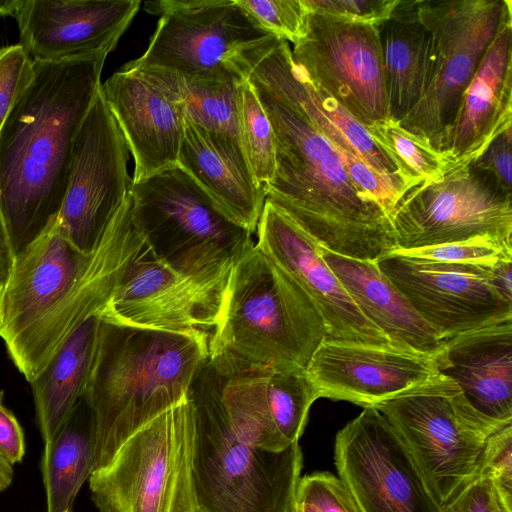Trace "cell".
<instances>
[{
  "label": "cell",
  "mask_w": 512,
  "mask_h": 512,
  "mask_svg": "<svg viewBox=\"0 0 512 512\" xmlns=\"http://www.w3.org/2000/svg\"><path fill=\"white\" fill-rule=\"evenodd\" d=\"M245 80L274 133L275 174L266 200L293 219L324 249L378 261L397 249L391 220L350 179L330 141L303 107L287 41L275 38L245 59Z\"/></svg>",
  "instance_id": "obj_1"
},
{
  "label": "cell",
  "mask_w": 512,
  "mask_h": 512,
  "mask_svg": "<svg viewBox=\"0 0 512 512\" xmlns=\"http://www.w3.org/2000/svg\"><path fill=\"white\" fill-rule=\"evenodd\" d=\"M147 247L129 195L90 251L72 245L56 221L15 256L1 296L0 337L29 383L66 339L104 308Z\"/></svg>",
  "instance_id": "obj_2"
},
{
  "label": "cell",
  "mask_w": 512,
  "mask_h": 512,
  "mask_svg": "<svg viewBox=\"0 0 512 512\" xmlns=\"http://www.w3.org/2000/svg\"><path fill=\"white\" fill-rule=\"evenodd\" d=\"M107 56L33 60V79L0 132V216L14 256L58 220L74 140Z\"/></svg>",
  "instance_id": "obj_3"
},
{
  "label": "cell",
  "mask_w": 512,
  "mask_h": 512,
  "mask_svg": "<svg viewBox=\"0 0 512 512\" xmlns=\"http://www.w3.org/2000/svg\"><path fill=\"white\" fill-rule=\"evenodd\" d=\"M210 333L165 332L99 319L83 395L95 427V468L137 430L185 400L209 359Z\"/></svg>",
  "instance_id": "obj_4"
},
{
  "label": "cell",
  "mask_w": 512,
  "mask_h": 512,
  "mask_svg": "<svg viewBox=\"0 0 512 512\" xmlns=\"http://www.w3.org/2000/svg\"><path fill=\"white\" fill-rule=\"evenodd\" d=\"M326 337L309 297L252 240L231 268L208 361L227 374L305 370Z\"/></svg>",
  "instance_id": "obj_5"
},
{
  "label": "cell",
  "mask_w": 512,
  "mask_h": 512,
  "mask_svg": "<svg viewBox=\"0 0 512 512\" xmlns=\"http://www.w3.org/2000/svg\"><path fill=\"white\" fill-rule=\"evenodd\" d=\"M190 394L199 512H291L303 465L299 443L271 452L241 438L222 400L218 373L209 361Z\"/></svg>",
  "instance_id": "obj_6"
},
{
  "label": "cell",
  "mask_w": 512,
  "mask_h": 512,
  "mask_svg": "<svg viewBox=\"0 0 512 512\" xmlns=\"http://www.w3.org/2000/svg\"><path fill=\"white\" fill-rule=\"evenodd\" d=\"M130 197L134 222L148 246L182 272L228 277L253 240L178 165L133 182Z\"/></svg>",
  "instance_id": "obj_7"
},
{
  "label": "cell",
  "mask_w": 512,
  "mask_h": 512,
  "mask_svg": "<svg viewBox=\"0 0 512 512\" xmlns=\"http://www.w3.org/2000/svg\"><path fill=\"white\" fill-rule=\"evenodd\" d=\"M191 393V392H190ZM191 394L131 435L89 477L98 512H199Z\"/></svg>",
  "instance_id": "obj_8"
},
{
  "label": "cell",
  "mask_w": 512,
  "mask_h": 512,
  "mask_svg": "<svg viewBox=\"0 0 512 512\" xmlns=\"http://www.w3.org/2000/svg\"><path fill=\"white\" fill-rule=\"evenodd\" d=\"M144 10L160 16L146 51L122 67L160 70L200 82L245 81V57L276 37L236 0H159Z\"/></svg>",
  "instance_id": "obj_9"
},
{
  "label": "cell",
  "mask_w": 512,
  "mask_h": 512,
  "mask_svg": "<svg viewBox=\"0 0 512 512\" xmlns=\"http://www.w3.org/2000/svg\"><path fill=\"white\" fill-rule=\"evenodd\" d=\"M432 33L428 89L399 125L442 151L462 97L502 26L512 19L511 0H419Z\"/></svg>",
  "instance_id": "obj_10"
},
{
  "label": "cell",
  "mask_w": 512,
  "mask_h": 512,
  "mask_svg": "<svg viewBox=\"0 0 512 512\" xmlns=\"http://www.w3.org/2000/svg\"><path fill=\"white\" fill-rule=\"evenodd\" d=\"M334 461L359 512H444L401 437L376 408H364L338 431Z\"/></svg>",
  "instance_id": "obj_11"
},
{
  "label": "cell",
  "mask_w": 512,
  "mask_h": 512,
  "mask_svg": "<svg viewBox=\"0 0 512 512\" xmlns=\"http://www.w3.org/2000/svg\"><path fill=\"white\" fill-rule=\"evenodd\" d=\"M291 52L307 79L364 127L389 119L378 26L309 12Z\"/></svg>",
  "instance_id": "obj_12"
},
{
  "label": "cell",
  "mask_w": 512,
  "mask_h": 512,
  "mask_svg": "<svg viewBox=\"0 0 512 512\" xmlns=\"http://www.w3.org/2000/svg\"><path fill=\"white\" fill-rule=\"evenodd\" d=\"M390 220L396 250L476 237H491L512 246V198L490 187L470 164L408 190Z\"/></svg>",
  "instance_id": "obj_13"
},
{
  "label": "cell",
  "mask_w": 512,
  "mask_h": 512,
  "mask_svg": "<svg viewBox=\"0 0 512 512\" xmlns=\"http://www.w3.org/2000/svg\"><path fill=\"white\" fill-rule=\"evenodd\" d=\"M129 149L99 91L74 140L57 225L82 252L90 251L125 203L133 184Z\"/></svg>",
  "instance_id": "obj_14"
},
{
  "label": "cell",
  "mask_w": 512,
  "mask_h": 512,
  "mask_svg": "<svg viewBox=\"0 0 512 512\" xmlns=\"http://www.w3.org/2000/svg\"><path fill=\"white\" fill-rule=\"evenodd\" d=\"M451 381L376 409L396 430L444 507L475 476L487 441L460 414Z\"/></svg>",
  "instance_id": "obj_15"
},
{
  "label": "cell",
  "mask_w": 512,
  "mask_h": 512,
  "mask_svg": "<svg viewBox=\"0 0 512 512\" xmlns=\"http://www.w3.org/2000/svg\"><path fill=\"white\" fill-rule=\"evenodd\" d=\"M228 278L182 272L148 246L129 265L97 317L135 329L211 333L219 318Z\"/></svg>",
  "instance_id": "obj_16"
},
{
  "label": "cell",
  "mask_w": 512,
  "mask_h": 512,
  "mask_svg": "<svg viewBox=\"0 0 512 512\" xmlns=\"http://www.w3.org/2000/svg\"><path fill=\"white\" fill-rule=\"evenodd\" d=\"M435 355L393 344L323 340L305 373L318 398L377 408L451 382L440 373Z\"/></svg>",
  "instance_id": "obj_17"
},
{
  "label": "cell",
  "mask_w": 512,
  "mask_h": 512,
  "mask_svg": "<svg viewBox=\"0 0 512 512\" xmlns=\"http://www.w3.org/2000/svg\"><path fill=\"white\" fill-rule=\"evenodd\" d=\"M377 265L442 341L512 316V303L493 285V266L443 263L395 253L379 259Z\"/></svg>",
  "instance_id": "obj_18"
},
{
  "label": "cell",
  "mask_w": 512,
  "mask_h": 512,
  "mask_svg": "<svg viewBox=\"0 0 512 512\" xmlns=\"http://www.w3.org/2000/svg\"><path fill=\"white\" fill-rule=\"evenodd\" d=\"M256 234L257 248L301 287L318 310L327 329L325 340L392 344L360 312L323 259L321 245L267 200Z\"/></svg>",
  "instance_id": "obj_19"
},
{
  "label": "cell",
  "mask_w": 512,
  "mask_h": 512,
  "mask_svg": "<svg viewBox=\"0 0 512 512\" xmlns=\"http://www.w3.org/2000/svg\"><path fill=\"white\" fill-rule=\"evenodd\" d=\"M435 359L475 430L489 437L512 424V316L445 339Z\"/></svg>",
  "instance_id": "obj_20"
},
{
  "label": "cell",
  "mask_w": 512,
  "mask_h": 512,
  "mask_svg": "<svg viewBox=\"0 0 512 512\" xmlns=\"http://www.w3.org/2000/svg\"><path fill=\"white\" fill-rule=\"evenodd\" d=\"M135 163L133 182L177 165L186 110L150 73L121 67L100 87Z\"/></svg>",
  "instance_id": "obj_21"
},
{
  "label": "cell",
  "mask_w": 512,
  "mask_h": 512,
  "mask_svg": "<svg viewBox=\"0 0 512 512\" xmlns=\"http://www.w3.org/2000/svg\"><path fill=\"white\" fill-rule=\"evenodd\" d=\"M139 0H21L20 44L32 60L61 62L109 54L140 9Z\"/></svg>",
  "instance_id": "obj_22"
},
{
  "label": "cell",
  "mask_w": 512,
  "mask_h": 512,
  "mask_svg": "<svg viewBox=\"0 0 512 512\" xmlns=\"http://www.w3.org/2000/svg\"><path fill=\"white\" fill-rule=\"evenodd\" d=\"M216 371L222 400L241 438L271 452L298 443L318 399L305 370Z\"/></svg>",
  "instance_id": "obj_23"
},
{
  "label": "cell",
  "mask_w": 512,
  "mask_h": 512,
  "mask_svg": "<svg viewBox=\"0 0 512 512\" xmlns=\"http://www.w3.org/2000/svg\"><path fill=\"white\" fill-rule=\"evenodd\" d=\"M177 165L233 223L256 233L266 195L237 141L186 116Z\"/></svg>",
  "instance_id": "obj_24"
},
{
  "label": "cell",
  "mask_w": 512,
  "mask_h": 512,
  "mask_svg": "<svg viewBox=\"0 0 512 512\" xmlns=\"http://www.w3.org/2000/svg\"><path fill=\"white\" fill-rule=\"evenodd\" d=\"M512 127V19L500 29L467 87L442 151L452 169L470 164Z\"/></svg>",
  "instance_id": "obj_25"
},
{
  "label": "cell",
  "mask_w": 512,
  "mask_h": 512,
  "mask_svg": "<svg viewBox=\"0 0 512 512\" xmlns=\"http://www.w3.org/2000/svg\"><path fill=\"white\" fill-rule=\"evenodd\" d=\"M321 254L364 317L397 346L436 354L442 340L380 271L377 261Z\"/></svg>",
  "instance_id": "obj_26"
},
{
  "label": "cell",
  "mask_w": 512,
  "mask_h": 512,
  "mask_svg": "<svg viewBox=\"0 0 512 512\" xmlns=\"http://www.w3.org/2000/svg\"><path fill=\"white\" fill-rule=\"evenodd\" d=\"M295 63V62H294ZM296 68V89L311 120L339 154L355 186L364 194L380 195L387 178L408 191L400 171L366 127ZM405 192V193H406Z\"/></svg>",
  "instance_id": "obj_27"
},
{
  "label": "cell",
  "mask_w": 512,
  "mask_h": 512,
  "mask_svg": "<svg viewBox=\"0 0 512 512\" xmlns=\"http://www.w3.org/2000/svg\"><path fill=\"white\" fill-rule=\"evenodd\" d=\"M389 119L401 121L426 93L432 74L434 44L419 0H397L378 25Z\"/></svg>",
  "instance_id": "obj_28"
},
{
  "label": "cell",
  "mask_w": 512,
  "mask_h": 512,
  "mask_svg": "<svg viewBox=\"0 0 512 512\" xmlns=\"http://www.w3.org/2000/svg\"><path fill=\"white\" fill-rule=\"evenodd\" d=\"M98 322L93 316L80 325L30 383L44 444L53 439L83 398Z\"/></svg>",
  "instance_id": "obj_29"
},
{
  "label": "cell",
  "mask_w": 512,
  "mask_h": 512,
  "mask_svg": "<svg viewBox=\"0 0 512 512\" xmlns=\"http://www.w3.org/2000/svg\"><path fill=\"white\" fill-rule=\"evenodd\" d=\"M95 457L94 421L82 398L53 439L44 444L41 471L47 512L72 510L79 490L94 471Z\"/></svg>",
  "instance_id": "obj_30"
},
{
  "label": "cell",
  "mask_w": 512,
  "mask_h": 512,
  "mask_svg": "<svg viewBox=\"0 0 512 512\" xmlns=\"http://www.w3.org/2000/svg\"><path fill=\"white\" fill-rule=\"evenodd\" d=\"M143 71L153 75L179 96L185 105L186 116L193 122L223 133L243 147L240 98L244 82H200L160 70L143 69Z\"/></svg>",
  "instance_id": "obj_31"
},
{
  "label": "cell",
  "mask_w": 512,
  "mask_h": 512,
  "mask_svg": "<svg viewBox=\"0 0 512 512\" xmlns=\"http://www.w3.org/2000/svg\"><path fill=\"white\" fill-rule=\"evenodd\" d=\"M393 160L408 190L443 177L452 169L447 156L390 119L366 128Z\"/></svg>",
  "instance_id": "obj_32"
},
{
  "label": "cell",
  "mask_w": 512,
  "mask_h": 512,
  "mask_svg": "<svg viewBox=\"0 0 512 512\" xmlns=\"http://www.w3.org/2000/svg\"><path fill=\"white\" fill-rule=\"evenodd\" d=\"M240 128L250 167L257 181L265 186L272 181L276 169L274 133L260 101L246 80L241 89Z\"/></svg>",
  "instance_id": "obj_33"
},
{
  "label": "cell",
  "mask_w": 512,
  "mask_h": 512,
  "mask_svg": "<svg viewBox=\"0 0 512 512\" xmlns=\"http://www.w3.org/2000/svg\"><path fill=\"white\" fill-rule=\"evenodd\" d=\"M392 253L443 263L491 267L512 259V246L491 237H476L435 246L395 250Z\"/></svg>",
  "instance_id": "obj_34"
},
{
  "label": "cell",
  "mask_w": 512,
  "mask_h": 512,
  "mask_svg": "<svg viewBox=\"0 0 512 512\" xmlns=\"http://www.w3.org/2000/svg\"><path fill=\"white\" fill-rule=\"evenodd\" d=\"M264 30L293 45L307 29L308 9L302 0H236Z\"/></svg>",
  "instance_id": "obj_35"
},
{
  "label": "cell",
  "mask_w": 512,
  "mask_h": 512,
  "mask_svg": "<svg viewBox=\"0 0 512 512\" xmlns=\"http://www.w3.org/2000/svg\"><path fill=\"white\" fill-rule=\"evenodd\" d=\"M33 76V60L20 43L0 49V132Z\"/></svg>",
  "instance_id": "obj_36"
},
{
  "label": "cell",
  "mask_w": 512,
  "mask_h": 512,
  "mask_svg": "<svg viewBox=\"0 0 512 512\" xmlns=\"http://www.w3.org/2000/svg\"><path fill=\"white\" fill-rule=\"evenodd\" d=\"M478 468L490 476L504 504L512 510V424L487 438Z\"/></svg>",
  "instance_id": "obj_37"
},
{
  "label": "cell",
  "mask_w": 512,
  "mask_h": 512,
  "mask_svg": "<svg viewBox=\"0 0 512 512\" xmlns=\"http://www.w3.org/2000/svg\"><path fill=\"white\" fill-rule=\"evenodd\" d=\"M512 127L498 135L471 163L473 170L501 195L512 198Z\"/></svg>",
  "instance_id": "obj_38"
},
{
  "label": "cell",
  "mask_w": 512,
  "mask_h": 512,
  "mask_svg": "<svg viewBox=\"0 0 512 512\" xmlns=\"http://www.w3.org/2000/svg\"><path fill=\"white\" fill-rule=\"evenodd\" d=\"M296 495L318 512H359L342 482L329 472H315L301 477Z\"/></svg>",
  "instance_id": "obj_39"
},
{
  "label": "cell",
  "mask_w": 512,
  "mask_h": 512,
  "mask_svg": "<svg viewBox=\"0 0 512 512\" xmlns=\"http://www.w3.org/2000/svg\"><path fill=\"white\" fill-rule=\"evenodd\" d=\"M309 12L378 26L391 14L397 0H302Z\"/></svg>",
  "instance_id": "obj_40"
},
{
  "label": "cell",
  "mask_w": 512,
  "mask_h": 512,
  "mask_svg": "<svg viewBox=\"0 0 512 512\" xmlns=\"http://www.w3.org/2000/svg\"><path fill=\"white\" fill-rule=\"evenodd\" d=\"M443 509L444 512H512L504 504L490 476L479 468Z\"/></svg>",
  "instance_id": "obj_41"
},
{
  "label": "cell",
  "mask_w": 512,
  "mask_h": 512,
  "mask_svg": "<svg viewBox=\"0 0 512 512\" xmlns=\"http://www.w3.org/2000/svg\"><path fill=\"white\" fill-rule=\"evenodd\" d=\"M2 398L0 392V455L13 466L25 455V439L18 420L3 405Z\"/></svg>",
  "instance_id": "obj_42"
},
{
  "label": "cell",
  "mask_w": 512,
  "mask_h": 512,
  "mask_svg": "<svg viewBox=\"0 0 512 512\" xmlns=\"http://www.w3.org/2000/svg\"><path fill=\"white\" fill-rule=\"evenodd\" d=\"M512 259L501 261L491 269V278L498 293L512 303Z\"/></svg>",
  "instance_id": "obj_43"
},
{
  "label": "cell",
  "mask_w": 512,
  "mask_h": 512,
  "mask_svg": "<svg viewBox=\"0 0 512 512\" xmlns=\"http://www.w3.org/2000/svg\"><path fill=\"white\" fill-rule=\"evenodd\" d=\"M14 253L0 216V287L6 285L14 263Z\"/></svg>",
  "instance_id": "obj_44"
},
{
  "label": "cell",
  "mask_w": 512,
  "mask_h": 512,
  "mask_svg": "<svg viewBox=\"0 0 512 512\" xmlns=\"http://www.w3.org/2000/svg\"><path fill=\"white\" fill-rule=\"evenodd\" d=\"M13 480L12 465L0 455V492L7 489Z\"/></svg>",
  "instance_id": "obj_45"
},
{
  "label": "cell",
  "mask_w": 512,
  "mask_h": 512,
  "mask_svg": "<svg viewBox=\"0 0 512 512\" xmlns=\"http://www.w3.org/2000/svg\"><path fill=\"white\" fill-rule=\"evenodd\" d=\"M21 0H0V18L15 16Z\"/></svg>",
  "instance_id": "obj_46"
},
{
  "label": "cell",
  "mask_w": 512,
  "mask_h": 512,
  "mask_svg": "<svg viewBox=\"0 0 512 512\" xmlns=\"http://www.w3.org/2000/svg\"><path fill=\"white\" fill-rule=\"evenodd\" d=\"M291 512H318L310 503L296 495Z\"/></svg>",
  "instance_id": "obj_47"
},
{
  "label": "cell",
  "mask_w": 512,
  "mask_h": 512,
  "mask_svg": "<svg viewBox=\"0 0 512 512\" xmlns=\"http://www.w3.org/2000/svg\"><path fill=\"white\" fill-rule=\"evenodd\" d=\"M67 512H72V510L71 511H67Z\"/></svg>",
  "instance_id": "obj_48"
}]
</instances>
